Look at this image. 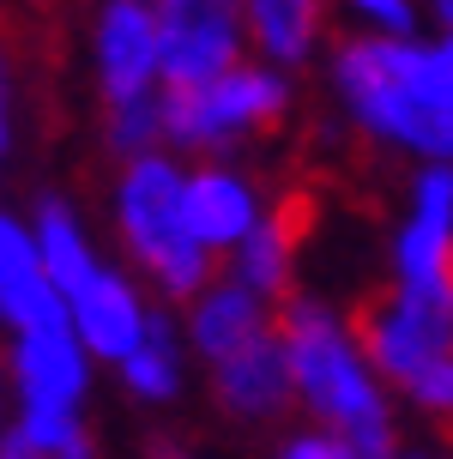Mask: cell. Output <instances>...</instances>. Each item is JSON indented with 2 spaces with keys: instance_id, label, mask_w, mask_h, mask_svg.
I'll return each instance as SVG.
<instances>
[{
  "instance_id": "8fae6325",
  "label": "cell",
  "mask_w": 453,
  "mask_h": 459,
  "mask_svg": "<svg viewBox=\"0 0 453 459\" xmlns=\"http://www.w3.org/2000/svg\"><path fill=\"white\" fill-rule=\"evenodd\" d=\"M272 315L254 302L248 284H218L212 297H200L194 308V339H200L205 357H230L236 344H248L254 333H266Z\"/></svg>"
},
{
  "instance_id": "3957f363",
  "label": "cell",
  "mask_w": 453,
  "mask_h": 459,
  "mask_svg": "<svg viewBox=\"0 0 453 459\" xmlns=\"http://www.w3.org/2000/svg\"><path fill=\"white\" fill-rule=\"evenodd\" d=\"M181 200H187V187L176 182V169L158 158H139L127 169V182H121V230H127V248L176 297H194L200 284L224 278V254H218V242L194 236Z\"/></svg>"
},
{
  "instance_id": "d6986e66",
  "label": "cell",
  "mask_w": 453,
  "mask_h": 459,
  "mask_svg": "<svg viewBox=\"0 0 453 459\" xmlns=\"http://www.w3.org/2000/svg\"><path fill=\"white\" fill-rule=\"evenodd\" d=\"M435 6H441V19H448V30H453V0H435Z\"/></svg>"
},
{
  "instance_id": "8992f818",
  "label": "cell",
  "mask_w": 453,
  "mask_h": 459,
  "mask_svg": "<svg viewBox=\"0 0 453 459\" xmlns=\"http://www.w3.org/2000/svg\"><path fill=\"white\" fill-rule=\"evenodd\" d=\"M236 67V30L224 0H187L163 13V85H212Z\"/></svg>"
},
{
  "instance_id": "5b68a950",
  "label": "cell",
  "mask_w": 453,
  "mask_h": 459,
  "mask_svg": "<svg viewBox=\"0 0 453 459\" xmlns=\"http://www.w3.org/2000/svg\"><path fill=\"white\" fill-rule=\"evenodd\" d=\"M296 368H291V344L278 326L254 333L248 344H236L230 357H218V405L230 417H248V423H266V417H284L296 399Z\"/></svg>"
},
{
  "instance_id": "7a4b0ae2",
  "label": "cell",
  "mask_w": 453,
  "mask_h": 459,
  "mask_svg": "<svg viewBox=\"0 0 453 459\" xmlns=\"http://www.w3.org/2000/svg\"><path fill=\"white\" fill-rule=\"evenodd\" d=\"M351 339L362 344V357L381 368L387 381L417 387L435 363H453V297L441 284H375L351 302Z\"/></svg>"
},
{
  "instance_id": "ba28073f",
  "label": "cell",
  "mask_w": 453,
  "mask_h": 459,
  "mask_svg": "<svg viewBox=\"0 0 453 459\" xmlns=\"http://www.w3.org/2000/svg\"><path fill=\"white\" fill-rule=\"evenodd\" d=\"M0 278H6V321L19 326H67V308L43 278V242H30L19 218L0 224Z\"/></svg>"
},
{
  "instance_id": "6da1fadb",
  "label": "cell",
  "mask_w": 453,
  "mask_h": 459,
  "mask_svg": "<svg viewBox=\"0 0 453 459\" xmlns=\"http://www.w3.org/2000/svg\"><path fill=\"white\" fill-rule=\"evenodd\" d=\"M272 326L291 344V368H296V387L309 399V411H320L333 429H344L357 441V454H393L381 393L369 387V375L357 368L333 315L291 297V302H272Z\"/></svg>"
},
{
  "instance_id": "277c9868",
  "label": "cell",
  "mask_w": 453,
  "mask_h": 459,
  "mask_svg": "<svg viewBox=\"0 0 453 459\" xmlns=\"http://www.w3.org/2000/svg\"><path fill=\"white\" fill-rule=\"evenodd\" d=\"M417 61H423V48L405 43H344L339 79L375 134H393L417 152L453 158V109H441L417 91Z\"/></svg>"
},
{
  "instance_id": "9a60e30c",
  "label": "cell",
  "mask_w": 453,
  "mask_h": 459,
  "mask_svg": "<svg viewBox=\"0 0 453 459\" xmlns=\"http://www.w3.org/2000/svg\"><path fill=\"white\" fill-rule=\"evenodd\" d=\"M6 454H91V441L79 436V423H73L67 411L30 405V417L6 436Z\"/></svg>"
},
{
  "instance_id": "9c48e42d",
  "label": "cell",
  "mask_w": 453,
  "mask_h": 459,
  "mask_svg": "<svg viewBox=\"0 0 453 459\" xmlns=\"http://www.w3.org/2000/svg\"><path fill=\"white\" fill-rule=\"evenodd\" d=\"M19 387L30 405L43 411H67L79 387H85V368H79V351H73L67 326H24L19 339Z\"/></svg>"
},
{
  "instance_id": "30bf717a",
  "label": "cell",
  "mask_w": 453,
  "mask_h": 459,
  "mask_svg": "<svg viewBox=\"0 0 453 459\" xmlns=\"http://www.w3.org/2000/svg\"><path fill=\"white\" fill-rule=\"evenodd\" d=\"M79 308V326H85V339L103 351V357H127L145 344V321H139V302L134 290L121 284V278H91L85 297H73Z\"/></svg>"
},
{
  "instance_id": "52a82bcc",
  "label": "cell",
  "mask_w": 453,
  "mask_h": 459,
  "mask_svg": "<svg viewBox=\"0 0 453 459\" xmlns=\"http://www.w3.org/2000/svg\"><path fill=\"white\" fill-rule=\"evenodd\" d=\"M158 67H163V30L152 24V13L139 0H115L109 19H103V85H109V103L145 97Z\"/></svg>"
},
{
  "instance_id": "4fadbf2b",
  "label": "cell",
  "mask_w": 453,
  "mask_h": 459,
  "mask_svg": "<svg viewBox=\"0 0 453 459\" xmlns=\"http://www.w3.org/2000/svg\"><path fill=\"white\" fill-rule=\"evenodd\" d=\"M37 242H43V266H48V278H55L67 297H85L97 273H91V254H85V242H79V230L67 224V212L55 206V200H43Z\"/></svg>"
},
{
  "instance_id": "5bb4252c",
  "label": "cell",
  "mask_w": 453,
  "mask_h": 459,
  "mask_svg": "<svg viewBox=\"0 0 453 459\" xmlns=\"http://www.w3.org/2000/svg\"><path fill=\"white\" fill-rule=\"evenodd\" d=\"M254 6V30L278 61H302L309 37L320 24V0H248Z\"/></svg>"
},
{
  "instance_id": "ac0fdd59",
  "label": "cell",
  "mask_w": 453,
  "mask_h": 459,
  "mask_svg": "<svg viewBox=\"0 0 453 459\" xmlns=\"http://www.w3.org/2000/svg\"><path fill=\"white\" fill-rule=\"evenodd\" d=\"M417 206L423 212H448L453 218V169H430V176L417 182Z\"/></svg>"
},
{
  "instance_id": "2e32d148",
  "label": "cell",
  "mask_w": 453,
  "mask_h": 459,
  "mask_svg": "<svg viewBox=\"0 0 453 459\" xmlns=\"http://www.w3.org/2000/svg\"><path fill=\"white\" fill-rule=\"evenodd\" d=\"M121 368H127V387L145 393V399H163V393L176 387V363H170V326L158 321H145V344L139 351H127L121 357Z\"/></svg>"
},
{
  "instance_id": "e0dca14e",
  "label": "cell",
  "mask_w": 453,
  "mask_h": 459,
  "mask_svg": "<svg viewBox=\"0 0 453 459\" xmlns=\"http://www.w3.org/2000/svg\"><path fill=\"white\" fill-rule=\"evenodd\" d=\"M158 134H163V109L152 103V97H127V103H115V115H109L115 152H145Z\"/></svg>"
},
{
  "instance_id": "7c38bea8",
  "label": "cell",
  "mask_w": 453,
  "mask_h": 459,
  "mask_svg": "<svg viewBox=\"0 0 453 459\" xmlns=\"http://www.w3.org/2000/svg\"><path fill=\"white\" fill-rule=\"evenodd\" d=\"M187 224L200 242H236V236H248L254 230V206H248V187L230 182V176H200V182H187Z\"/></svg>"
}]
</instances>
